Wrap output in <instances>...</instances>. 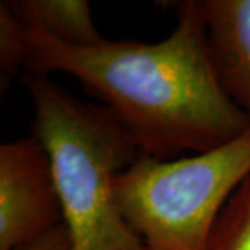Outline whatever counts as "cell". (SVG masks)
I'll list each match as a JSON object with an SVG mask.
<instances>
[{"mask_svg": "<svg viewBox=\"0 0 250 250\" xmlns=\"http://www.w3.org/2000/svg\"><path fill=\"white\" fill-rule=\"evenodd\" d=\"M14 250H72L71 238L67 227L60 224L36 241L22 245Z\"/></svg>", "mask_w": 250, "mask_h": 250, "instance_id": "cell-9", "label": "cell"}, {"mask_svg": "<svg viewBox=\"0 0 250 250\" xmlns=\"http://www.w3.org/2000/svg\"><path fill=\"white\" fill-rule=\"evenodd\" d=\"M24 81L72 250H145L116 195L117 177L141 154L131 136L107 107L82 103L46 75L27 74Z\"/></svg>", "mask_w": 250, "mask_h": 250, "instance_id": "cell-2", "label": "cell"}, {"mask_svg": "<svg viewBox=\"0 0 250 250\" xmlns=\"http://www.w3.org/2000/svg\"><path fill=\"white\" fill-rule=\"evenodd\" d=\"M28 57L27 28L13 13L7 1L0 3V72L1 92L7 88L10 81L25 68Z\"/></svg>", "mask_w": 250, "mask_h": 250, "instance_id": "cell-8", "label": "cell"}, {"mask_svg": "<svg viewBox=\"0 0 250 250\" xmlns=\"http://www.w3.org/2000/svg\"><path fill=\"white\" fill-rule=\"evenodd\" d=\"M62 223L49 154L36 136L0 146V250L36 241Z\"/></svg>", "mask_w": 250, "mask_h": 250, "instance_id": "cell-4", "label": "cell"}, {"mask_svg": "<svg viewBox=\"0 0 250 250\" xmlns=\"http://www.w3.org/2000/svg\"><path fill=\"white\" fill-rule=\"evenodd\" d=\"M7 4L24 24L41 28L65 45L92 46L104 39L86 0H11Z\"/></svg>", "mask_w": 250, "mask_h": 250, "instance_id": "cell-6", "label": "cell"}, {"mask_svg": "<svg viewBox=\"0 0 250 250\" xmlns=\"http://www.w3.org/2000/svg\"><path fill=\"white\" fill-rule=\"evenodd\" d=\"M250 175V129L179 160L139 154L116 179L118 207L145 250H208L218 217Z\"/></svg>", "mask_w": 250, "mask_h": 250, "instance_id": "cell-3", "label": "cell"}, {"mask_svg": "<svg viewBox=\"0 0 250 250\" xmlns=\"http://www.w3.org/2000/svg\"><path fill=\"white\" fill-rule=\"evenodd\" d=\"M178 24L157 43L107 41L92 46L59 42L27 25V74L62 71L98 96L138 150L161 160L206 153L250 129L215 71L199 0L177 3Z\"/></svg>", "mask_w": 250, "mask_h": 250, "instance_id": "cell-1", "label": "cell"}, {"mask_svg": "<svg viewBox=\"0 0 250 250\" xmlns=\"http://www.w3.org/2000/svg\"><path fill=\"white\" fill-rule=\"evenodd\" d=\"M215 71L250 120V0H199Z\"/></svg>", "mask_w": 250, "mask_h": 250, "instance_id": "cell-5", "label": "cell"}, {"mask_svg": "<svg viewBox=\"0 0 250 250\" xmlns=\"http://www.w3.org/2000/svg\"><path fill=\"white\" fill-rule=\"evenodd\" d=\"M208 250H250V175L224 207Z\"/></svg>", "mask_w": 250, "mask_h": 250, "instance_id": "cell-7", "label": "cell"}]
</instances>
